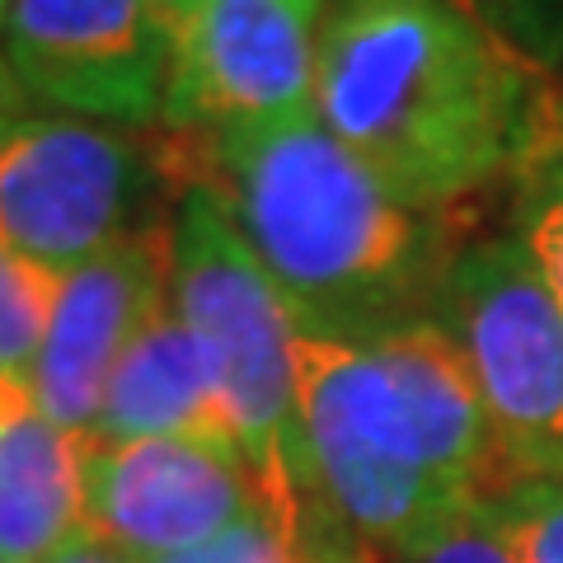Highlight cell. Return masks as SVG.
<instances>
[{"label":"cell","mask_w":563,"mask_h":563,"mask_svg":"<svg viewBox=\"0 0 563 563\" xmlns=\"http://www.w3.org/2000/svg\"><path fill=\"white\" fill-rule=\"evenodd\" d=\"M437 324L461 343L521 479H563V301L517 235L465 244Z\"/></svg>","instance_id":"cell-5"},{"label":"cell","mask_w":563,"mask_h":563,"mask_svg":"<svg viewBox=\"0 0 563 563\" xmlns=\"http://www.w3.org/2000/svg\"><path fill=\"white\" fill-rule=\"evenodd\" d=\"M80 498L85 526L132 559L192 550L258 507H273L235 446L188 442V437H151V442L80 437Z\"/></svg>","instance_id":"cell-9"},{"label":"cell","mask_w":563,"mask_h":563,"mask_svg":"<svg viewBox=\"0 0 563 563\" xmlns=\"http://www.w3.org/2000/svg\"><path fill=\"white\" fill-rule=\"evenodd\" d=\"M57 273H43L0 244V380L29 385L38 362Z\"/></svg>","instance_id":"cell-13"},{"label":"cell","mask_w":563,"mask_h":563,"mask_svg":"<svg viewBox=\"0 0 563 563\" xmlns=\"http://www.w3.org/2000/svg\"><path fill=\"white\" fill-rule=\"evenodd\" d=\"M151 5H155V14H161V24L169 33H179L188 24V14L198 10V0H151Z\"/></svg>","instance_id":"cell-21"},{"label":"cell","mask_w":563,"mask_h":563,"mask_svg":"<svg viewBox=\"0 0 563 563\" xmlns=\"http://www.w3.org/2000/svg\"><path fill=\"white\" fill-rule=\"evenodd\" d=\"M479 20L540 70L563 66V0H465Z\"/></svg>","instance_id":"cell-17"},{"label":"cell","mask_w":563,"mask_h":563,"mask_svg":"<svg viewBox=\"0 0 563 563\" xmlns=\"http://www.w3.org/2000/svg\"><path fill=\"white\" fill-rule=\"evenodd\" d=\"M80 432H66L24 395L0 418V563H52L85 536Z\"/></svg>","instance_id":"cell-12"},{"label":"cell","mask_w":563,"mask_h":563,"mask_svg":"<svg viewBox=\"0 0 563 563\" xmlns=\"http://www.w3.org/2000/svg\"><path fill=\"white\" fill-rule=\"evenodd\" d=\"M390 559L395 563H521L507 550V540L493 531L484 507H470L465 517H455L437 536H428L422 544H413V550L390 554Z\"/></svg>","instance_id":"cell-18"},{"label":"cell","mask_w":563,"mask_h":563,"mask_svg":"<svg viewBox=\"0 0 563 563\" xmlns=\"http://www.w3.org/2000/svg\"><path fill=\"white\" fill-rule=\"evenodd\" d=\"M296 395L310 455L306 493H320L376 554L413 550L479 507L437 474L409 399L372 343H343L301 329Z\"/></svg>","instance_id":"cell-4"},{"label":"cell","mask_w":563,"mask_h":563,"mask_svg":"<svg viewBox=\"0 0 563 563\" xmlns=\"http://www.w3.org/2000/svg\"><path fill=\"white\" fill-rule=\"evenodd\" d=\"M165 179L155 141L85 118L0 113V244L43 273H66L141 231V202Z\"/></svg>","instance_id":"cell-6"},{"label":"cell","mask_w":563,"mask_h":563,"mask_svg":"<svg viewBox=\"0 0 563 563\" xmlns=\"http://www.w3.org/2000/svg\"><path fill=\"white\" fill-rule=\"evenodd\" d=\"M5 10H10V0H0V24H5Z\"/></svg>","instance_id":"cell-23"},{"label":"cell","mask_w":563,"mask_h":563,"mask_svg":"<svg viewBox=\"0 0 563 563\" xmlns=\"http://www.w3.org/2000/svg\"><path fill=\"white\" fill-rule=\"evenodd\" d=\"M479 507L521 563H563V479H517Z\"/></svg>","instance_id":"cell-14"},{"label":"cell","mask_w":563,"mask_h":563,"mask_svg":"<svg viewBox=\"0 0 563 563\" xmlns=\"http://www.w3.org/2000/svg\"><path fill=\"white\" fill-rule=\"evenodd\" d=\"M169 301L192 329L217 380L235 446L277 512L301 517L310 455L296 395V310L244 244L231 207L202 184L174 198Z\"/></svg>","instance_id":"cell-3"},{"label":"cell","mask_w":563,"mask_h":563,"mask_svg":"<svg viewBox=\"0 0 563 563\" xmlns=\"http://www.w3.org/2000/svg\"><path fill=\"white\" fill-rule=\"evenodd\" d=\"M136 563H306L301 550V517H287L277 507H258L231 531L211 536L192 550L165 559H136Z\"/></svg>","instance_id":"cell-15"},{"label":"cell","mask_w":563,"mask_h":563,"mask_svg":"<svg viewBox=\"0 0 563 563\" xmlns=\"http://www.w3.org/2000/svg\"><path fill=\"white\" fill-rule=\"evenodd\" d=\"M52 563H136L128 550H118V544H109V540H99L95 531H85V536H76L66 544V550L52 559Z\"/></svg>","instance_id":"cell-19"},{"label":"cell","mask_w":563,"mask_h":563,"mask_svg":"<svg viewBox=\"0 0 563 563\" xmlns=\"http://www.w3.org/2000/svg\"><path fill=\"white\" fill-rule=\"evenodd\" d=\"M29 395V385H14V380H0V418H5L14 404H20Z\"/></svg>","instance_id":"cell-22"},{"label":"cell","mask_w":563,"mask_h":563,"mask_svg":"<svg viewBox=\"0 0 563 563\" xmlns=\"http://www.w3.org/2000/svg\"><path fill=\"white\" fill-rule=\"evenodd\" d=\"M174 221H146L57 277L29 395L47 422L90 432L118 357L169 301Z\"/></svg>","instance_id":"cell-10"},{"label":"cell","mask_w":563,"mask_h":563,"mask_svg":"<svg viewBox=\"0 0 563 563\" xmlns=\"http://www.w3.org/2000/svg\"><path fill=\"white\" fill-rule=\"evenodd\" d=\"M155 151L174 192H221L306 333L372 343L437 320L461 258L451 211L395 198L314 113L231 141L165 132Z\"/></svg>","instance_id":"cell-2"},{"label":"cell","mask_w":563,"mask_h":563,"mask_svg":"<svg viewBox=\"0 0 563 563\" xmlns=\"http://www.w3.org/2000/svg\"><path fill=\"white\" fill-rule=\"evenodd\" d=\"M85 437H103V442L188 437V442L235 446V428L221 409L211 366L198 339H192V329L179 320L174 301L155 310L118 357L99 418Z\"/></svg>","instance_id":"cell-11"},{"label":"cell","mask_w":563,"mask_h":563,"mask_svg":"<svg viewBox=\"0 0 563 563\" xmlns=\"http://www.w3.org/2000/svg\"><path fill=\"white\" fill-rule=\"evenodd\" d=\"M20 109H24V90H20V80L10 76L5 47H0V113H20Z\"/></svg>","instance_id":"cell-20"},{"label":"cell","mask_w":563,"mask_h":563,"mask_svg":"<svg viewBox=\"0 0 563 563\" xmlns=\"http://www.w3.org/2000/svg\"><path fill=\"white\" fill-rule=\"evenodd\" d=\"M329 0H198L174 33L165 132L250 136L314 113V62Z\"/></svg>","instance_id":"cell-7"},{"label":"cell","mask_w":563,"mask_h":563,"mask_svg":"<svg viewBox=\"0 0 563 563\" xmlns=\"http://www.w3.org/2000/svg\"><path fill=\"white\" fill-rule=\"evenodd\" d=\"M314 118L395 198L451 211L563 146L544 70L465 0H329Z\"/></svg>","instance_id":"cell-1"},{"label":"cell","mask_w":563,"mask_h":563,"mask_svg":"<svg viewBox=\"0 0 563 563\" xmlns=\"http://www.w3.org/2000/svg\"><path fill=\"white\" fill-rule=\"evenodd\" d=\"M0 47L24 99L128 128L165 113L174 33L151 0H10Z\"/></svg>","instance_id":"cell-8"},{"label":"cell","mask_w":563,"mask_h":563,"mask_svg":"<svg viewBox=\"0 0 563 563\" xmlns=\"http://www.w3.org/2000/svg\"><path fill=\"white\" fill-rule=\"evenodd\" d=\"M517 240L526 254L540 263L550 287L563 301V146L521 179V202H517Z\"/></svg>","instance_id":"cell-16"}]
</instances>
